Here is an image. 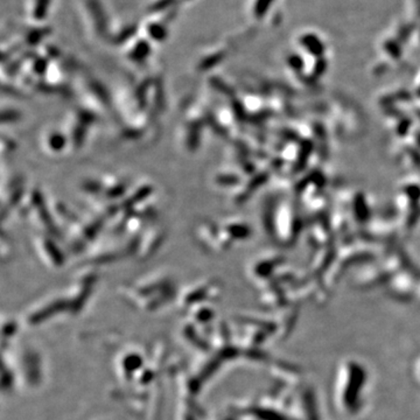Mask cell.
Listing matches in <instances>:
<instances>
[{
	"label": "cell",
	"mask_w": 420,
	"mask_h": 420,
	"mask_svg": "<svg viewBox=\"0 0 420 420\" xmlns=\"http://www.w3.org/2000/svg\"><path fill=\"white\" fill-rule=\"evenodd\" d=\"M46 140L48 142V149H50V151L54 153L62 151L67 144L66 138L59 133H50Z\"/></svg>",
	"instance_id": "7a4b0ae2"
},
{
	"label": "cell",
	"mask_w": 420,
	"mask_h": 420,
	"mask_svg": "<svg viewBox=\"0 0 420 420\" xmlns=\"http://www.w3.org/2000/svg\"><path fill=\"white\" fill-rule=\"evenodd\" d=\"M163 231L160 228H153L149 231V235L142 241H140V244L142 243L144 250L149 251V254H152L153 251L156 250L161 242H163Z\"/></svg>",
	"instance_id": "6da1fadb"
}]
</instances>
